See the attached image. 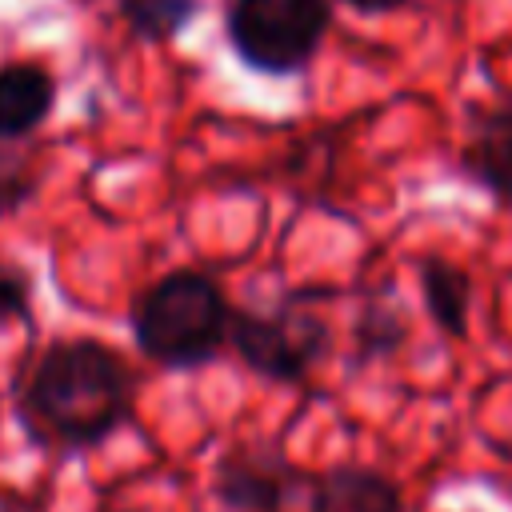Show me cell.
Returning <instances> with one entry per match:
<instances>
[{"label":"cell","mask_w":512,"mask_h":512,"mask_svg":"<svg viewBox=\"0 0 512 512\" xmlns=\"http://www.w3.org/2000/svg\"><path fill=\"white\" fill-rule=\"evenodd\" d=\"M128 372L116 352L96 340L52 344L40 360L28 404L32 412L68 444H96L128 412Z\"/></svg>","instance_id":"1"},{"label":"cell","mask_w":512,"mask_h":512,"mask_svg":"<svg viewBox=\"0 0 512 512\" xmlns=\"http://www.w3.org/2000/svg\"><path fill=\"white\" fill-rule=\"evenodd\" d=\"M132 332L144 356L156 364L196 368L220 348L228 332L224 292L200 272H172L136 300Z\"/></svg>","instance_id":"2"},{"label":"cell","mask_w":512,"mask_h":512,"mask_svg":"<svg viewBox=\"0 0 512 512\" xmlns=\"http://www.w3.org/2000/svg\"><path fill=\"white\" fill-rule=\"evenodd\" d=\"M324 28V0H236L228 12V40L236 56L272 76L304 68Z\"/></svg>","instance_id":"3"},{"label":"cell","mask_w":512,"mask_h":512,"mask_svg":"<svg viewBox=\"0 0 512 512\" xmlns=\"http://www.w3.org/2000/svg\"><path fill=\"white\" fill-rule=\"evenodd\" d=\"M228 332L240 356L256 372L276 376V380L304 376L328 348V328L308 312H284V316L240 312L228 320Z\"/></svg>","instance_id":"4"},{"label":"cell","mask_w":512,"mask_h":512,"mask_svg":"<svg viewBox=\"0 0 512 512\" xmlns=\"http://www.w3.org/2000/svg\"><path fill=\"white\" fill-rule=\"evenodd\" d=\"M284 480H288V468L284 460H272V456H252V452H236L220 464V476H216V492L236 504V508H248V512H268L284 500Z\"/></svg>","instance_id":"5"},{"label":"cell","mask_w":512,"mask_h":512,"mask_svg":"<svg viewBox=\"0 0 512 512\" xmlns=\"http://www.w3.org/2000/svg\"><path fill=\"white\" fill-rule=\"evenodd\" d=\"M56 88L52 80L32 64H8L0 68V140H16L32 132L52 112Z\"/></svg>","instance_id":"6"},{"label":"cell","mask_w":512,"mask_h":512,"mask_svg":"<svg viewBox=\"0 0 512 512\" xmlns=\"http://www.w3.org/2000/svg\"><path fill=\"white\" fill-rule=\"evenodd\" d=\"M312 512H400V492L368 468H336L316 488Z\"/></svg>","instance_id":"7"},{"label":"cell","mask_w":512,"mask_h":512,"mask_svg":"<svg viewBox=\"0 0 512 512\" xmlns=\"http://www.w3.org/2000/svg\"><path fill=\"white\" fill-rule=\"evenodd\" d=\"M468 168L484 188L512 204V108L492 112L476 128L468 144Z\"/></svg>","instance_id":"8"},{"label":"cell","mask_w":512,"mask_h":512,"mask_svg":"<svg viewBox=\"0 0 512 512\" xmlns=\"http://www.w3.org/2000/svg\"><path fill=\"white\" fill-rule=\"evenodd\" d=\"M420 288H424V304H428L432 320L448 336H460L468 328V276L460 268H452L448 260H424Z\"/></svg>","instance_id":"9"},{"label":"cell","mask_w":512,"mask_h":512,"mask_svg":"<svg viewBox=\"0 0 512 512\" xmlns=\"http://www.w3.org/2000/svg\"><path fill=\"white\" fill-rule=\"evenodd\" d=\"M120 12L148 40H164L196 16V0H120Z\"/></svg>","instance_id":"10"},{"label":"cell","mask_w":512,"mask_h":512,"mask_svg":"<svg viewBox=\"0 0 512 512\" xmlns=\"http://www.w3.org/2000/svg\"><path fill=\"white\" fill-rule=\"evenodd\" d=\"M28 312V276L16 268H0V320Z\"/></svg>","instance_id":"11"},{"label":"cell","mask_w":512,"mask_h":512,"mask_svg":"<svg viewBox=\"0 0 512 512\" xmlns=\"http://www.w3.org/2000/svg\"><path fill=\"white\" fill-rule=\"evenodd\" d=\"M400 328H404V324H400L396 316H388V312H384V320H380V304H372L360 332H364V344H368V348H388V344L400 340Z\"/></svg>","instance_id":"12"},{"label":"cell","mask_w":512,"mask_h":512,"mask_svg":"<svg viewBox=\"0 0 512 512\" xmlns=\"http://www.w3.org/2000/svg\"><path fill=\"white\" fill-rule=\"evenodd\" d=\"M344 4H352L360 12H388V8H400L404 0H344Z\"/></svg>","instance_id":"13"},{"label":"cell","mask_w":512,"mask_h":512,"mask_svg":"<svg viewBox=\"0 0 512 512\" xmlns=\"http://www.w3.org/2000/svg\"><path fill=\"white\" fill-rule=\"evenodd\" d=\"M108 512H136V508H108Z\"/></svg>","instance_id":"14"}]
</instances>
